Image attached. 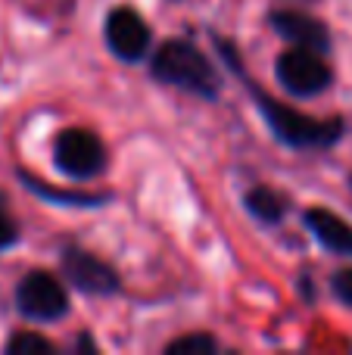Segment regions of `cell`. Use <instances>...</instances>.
<instances>
[{
    "label": "cell",
    "mask_w": 352,
    "mask_h": 355,
    "mask_svg": "<svg viewBox=\"0 0 352 355\" xmlns=\"http://www.w3.org/2000/svg\"><path fill=\"white\" fill-rule=\"evenodd\" d=\"M16 306L31 321H56L69 312V293L50 271H31L16 287Z\"/></svg>",
    "instance_id": "cell-4"
},
{
    "label": "cell",
    "mask_w": 352,
    "mask_h": 355,
    "mask_svg": "<svg viewBox=\"0 0 352 355\" xmlns=\"http://www.w3.org/2000/svg\"><path fill=\"white\" fill-rule=\"evenodd\" d=\"M218 346L209 334H187V337L175 340V343L166 346L168 355H212Z\"/></svg>",
    "instance_id": "cell-12"
},
{
    "label": "cell",
    "mask_w": 352,
    "mask_h": 355,
    "mask_svg": "<svg viewBox=\"0 0 352 355\" xmlns=\"http://www.w3.org/2000/svg\"><path fill=\"white\" fill-rule=\"evenodd\" d=\"M334 293L340 302H346L352 306V268H343L334 275Z\"/></svg>",
    "instance_id": "cell-13"
},
{
    "label": "cell",
    "mask_w": 352,
    "mask_h": 355,
    "mask_svg": "<svg viewBox=\"0 0 352 355\" xmlns=\"http://www.w3.org/2000/svg\"><path fill=\"white\" fill-rule=\"evenodd\" d=\"M53 159L62 175L85 181V178H94L103 172L106 150H103V141L94 131L66 128V131H60V137L53 144Z\"/></svg>",
    "instance_id": "cell-3"
},
{
    "label": "cell",
    "mask_w": 352,
    "mask_h": 355,
    "mask_svg": "<svg viewBox=\"0 0 352 355\" xmlns=\"http://www.w3.org/2000/svg\"><path fill=\"white\" fill-rule=\"evenodd\" d=\"M106 44L112 47V53L118 60H141L150 50V28L134 10L128 6H118L106 16Z\"/></svg>",
    "instance_id": "cell-6"
},
{
    "label": "cell",
    "mask_w": 352,
    "mask_h": 355,
    "mask_svg": "<svg viewBox=\"0 0 352 355\" xmlns=\"http://www.w3.org/2000/svg\"><path fill=\"white\" fill-rule=\"evenodd\" d=\"M256 91V87H253ZM256 100H259L262 112H265L272 131L290 147H328L337 137L343 135V122L340 119H331V122H318L312 116H303V112L290 110V106L272 100L268 94L256 91Z\"/></svg>",
    "instance_id": "cell-2"
},
{
    "label": "cell",
    "mask_w": 352,
    "mask_h": 355,
    "mask_svg": "<svg viewBox=\"0 0 352 355\" xmlns=\"http://www.w3.org/2000/svg\"><path fill=\"white\" fill-rule=\"evenodd\" d=\"M306 225L318 237V243L328 246L331 252L352 256V225H346L340 215L328 212V209H309L306 212Z\"/></svg>",
    "instance_id": "cell-9"
},
{
    "label": "cell",
    "mask_w": 352,
    "mask_h": 355,
    "mask_svg": "<svg viewBox=\"0 0 352 355\" xmlns=\"http://www.w3.org/2000/svg\"><path fill=\"white\" fill-rule=\"evenodd\" d=\"M278 81L297 97H315L331 85V66L318 50H287L284 56H278Z\"/></svg>",
    "instance_id": "cell-5"
},
{
    "label": "cell",
    "mask_w": 352,
    "mask_h": 355,
    "mask_svg": "<svg viewBox=\"0 0 352 355\" xmlns=\"http://www.w3.org/2000/svg\"><path fill=\"white\" fill-rule=\"evenodd\" d=\"M150 72H153L159 81H166V85L184 87V91L200 94V97H215L218 85H222L215 69H212V62L187 41H166L162 44L153 56Z\"/></svg>",
    "instance_id": "cell-1"
},
{
    "label": "cell",
    "mask_w": 352,
    "mask_h": 355,
    "mask_svg": "<svg viewBox=\"0 0 352 355\" xmlns=\"http://www.w3.org/2000/svg\"><path fill=\"white\" fill-rule=\"evenodd\" d=\"M247 209L259 221L272 225V221H281V215H284V200H281L272 187H253L247 193Z\"/></svg>",
    "instance_id": "cell-10"
},
{
    "label": "cell",
    "mask_w": 352,
    "mask_h": 355,
    "mask_svg": "<svg viewBox=\"0 0 352 355\" xmlns=\"http://www.w3.org/2000/svg\"><path fill=\"white\" fill-rule=\"evenodd\" d=\"M62 271L66 277L81 290V293H116L118 290V275L106 262L85 250H66L62 252Z\"/></svg>",
    "instance_id": "cell-7"
},
{
    "label": "cell",
    "mask_w": 352,
    "mask_h": 355,
    "mask_svg": "<svg viewBox=\"0 0 352 355\" xmlns=\"http://www.w3.org/2000/svg\"><path fill=\"white\" fill-rule=\"evenodd\" d=\"M272 28L278 31L281 37H287V41L299 44V47L318 50V53L331 47V35H328V28H324V22H318L309 12L278 10V12H272Z\"/></svg>",
    "instance_id": "cell-8"
},
{
    "label": "cell",
    "mask_w": 352,
    "mask_h": 355,
    "mask_svg": "<svg viewBox=\"0 0 352 355\" xmlns=\"http://www.w3.org/2000/svg\"><path fill=\"white\" fill-rule=\"evenodd\" d=\"M6 352H10V355H53L56 346L50 343V340H44L41 334L22 331V334H16V337L10 340Z\"/></svg>",
    "instance_id": "cell-11"
},
{
    "label": "cell",
    "mask_w": 352,
    "mask_h": 355,
    "mask_svg": "<svg viewBox=\"0 0 352 355\" xmlns=\"http://www.w3.org/2000/svg\"><path fill=\"white\" fill-rule=\"evenodd\" d=\"M16 225H12V218L10 215L3 212V209H0V250H3V246H12L16 243Z\"/></svg>",
    "instance_id": "cell-14"
},
{
    "label": "cell",
    "mask_w": 352,
    "mask_h": 355,
    "mask_svg": "<svg viewBox=\"0 0 352 355\" xmlns=\"http://www.w3.org/2000/svg\"><path fill=\"white\" fill-rule=\"evenodd\" d=\"M44 196H50V200H62V193H53V190H41ZM69 202H75V206H81V202H100L97 196H69Z\"/></svg>",
    "instance_id": "cell-15"
}]
</instances>
